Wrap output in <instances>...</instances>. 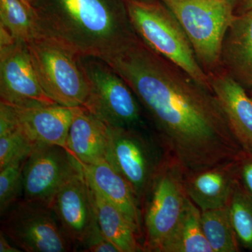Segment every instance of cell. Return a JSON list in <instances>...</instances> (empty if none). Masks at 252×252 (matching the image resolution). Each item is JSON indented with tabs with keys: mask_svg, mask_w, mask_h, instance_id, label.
I'll list each match as a JSON object with an SVG mask.
<instances>
[{
	"mask_svg": "<svg viewBox=\"0 0 252 252\" xmlns=\"http://www.w3.org/2000/svg\"><path fill=\"white\" fill-rule=\"evenodd\" d=\"M101 59L130 86L152 119L164 151L185 172L205 170L244 153L212 91L137 34Z\"/></svg>",
	"mask_w": 252,
	"mask_h": 252,
	"instance_id": "cell-1",
	"label": "cell"
},
{
	"mask_svg": "<svg viewBox=\"0 0 252 252\" xmlns=\"http://www.w3.org/2000/svg\"><path fill=\"white\" fill-rule=\"evenodd\" d=\"M41 34L79 56L102 58L136 35L125 0H37Z\"/></svg>",
	"mask_w": 252,
	"mask_h": 252,
	"instance_id": "cell-2",
	"label": "cell"
},
{
	"mask_svg": "<svg viewBox=\"0 0 252 252\" xmlns=\"http://www.w3.org/2000/svg\"><path fill=\"white\" fill-rule=\"evenodd\" d=\"M125 1L136 34L154 52L212 91L208 74L199 63L188 36L172 11L160 0Z\"/></svg>",
	"mask_w": 252,
	"mask_h": 252,
	"instance_id": "cell-3",
	"label": "cell"
},
{
	"mask_svg": "<svg viewBox=\"0 0 252 252\" xmlns=\"http://www.w3.org/2000/svg\"><path fill=\"white\" fill-rule=\"evenodd\" d=\"M26 44L41 87L50 98L65 107H85L91 89L79 56L44 34Z\"/></svg>",
	"mask_w": 252,
	"mask_h": 252,
	"instance_id": "cell-4",
	"label": "cell"
},
{
	"mask_svg": "<svg viewBox=\"0 0 252 252\" xmlns=\"http://www.w3.org/2000/svg\"><path fill=\"white\" fill-rule=\"evenodd\" d=\"M185 172L166 152L142 207L144 252H159L185 212Z\"/></svg>",
	"mask_w": 252,
	"mask_h": 252,
	"instance_id": "cell-5",
	"label": "cell"
},
{
	"mask_svg": "<svg viewBox=\"0 0 252 252\" xmlns=\"http://www.w3.org/2000/svg\"><path fill=\"white\" fill-rule=\"evenodd\" d=\"M172 11L207 74L221 69L220 50L234 18L230 0H160Z\"/></svg>",
	"mask_w": 252,
	"mask_h": 252,
	"instance_id": "cell-6",
	"label": "cell"
},
{
	"mask_svg": "<svg viewBox=\"0 0 252 252\" xmlns=\"http://www.w3.org/2000/svg\"><path fill=\"white\" fill-rule=\"evenodd\" d=\"M90 86L84 108L113 127H135L141 122L139 101L125 80L99 58L79 56Z\"/></svg>",
	"mask_w": 252,
	"mask_h": 252,
	"instance_id": "cell-7",
	"label": "cell"
},
{
	"mask_svg": "<svg viewBox=\"0 0 252 252\" xmlns=\"http://www.w3.org/2000/svg\"><path fill=\"white\" fill-rule=\"evenodd\" d=\"M1 217V231L21 251L68 252L75 248L48 203L22 198Z\"/></svg>",
	"mask_w": 252,
	"mask_h": 252,
	"instance_id": "cell-8",
	"label": "cell"
},
{
	"mask_svg": "<svg viewBox=\"0 0 252 252\" xmlns=\"http://www.w3.org/2000/svg\"><path fill=\"white\" fill-rule=\"evenodd\" d=\"M109 127L107 161L130 185L142 205L163 159L155 144L135 127Z\"/></svg>",
	"mask_w": 252,
	"mask_h": 252,
	"instance_id": "cell-9",
	"label": "cell"
},
{
	"mask_svg": "<svg viewBox=\"0 0 252 252\" xmlns=\"http://www.w3.org/2000/svg\"><path fill=\"white\" fill-rule=\"evenodd\" d=\"M81 170L80 162L65 147L37 144L23 169V198L49 205L58 190Z\"/></svg>",
	"mask_w": 252,
	"mask_h": 252,
	"instance_id": "cell-10",
	"label": "cell"
},
{
	"mask_svg": "<svg viewBox=\"0 0 252 252\" xmlns=\"http://www.w3.org/2000/svg\"><path fill=\"white\" fill-rule=\"evenodd\" d=\"M0 99L1 102L19 107L57 104L41 87L23 41L0 45Z\"/></svg>",
	"mask_w": 252,
	"mask_h": 252,
	"instance_id": "cell-11",
	"label": "cell"
},
{
	"mask_svg": "<svg viewBox=\"0 0 252 252\" xmlns=\"http://www.w3.org/2000/svg\"><path fill=\"white\" fill-rule=\"evenodd\" d=\"M49 206L75 245L84 247L98 227L90 187L83 168L58 190L50 201Z\"/></svg>",
	"mask_w": 252,
	"mask_h": 252,
	"instance_id": "cell-12",
	"label": "cell"
},
{
	"mask_svg": "<svg viewBox=\"0 0 252 252\" xmlns=\"http://www.w3.org/2000/svg\"><path fill=\"white\" fill-rule=\"evenodd\" d=\"M7 106L16 126L33 142L66 148L75 107L59 104L31 107Z\"/></svg>",
	"mask_w": 252,
	"mask_h": 252,
	"instance_id": "cell-13",
	"label": "cell"
},
{
	"mask_svg": "<svg viewBox=\"0 0 252 252\" xmlns=\"http://www.w3.org/2000/svg\"><path fill=\"white\" fill-rule=\"evenodd\" d=\"M238 158L205 170L185 172L186 192L201 212L228 206L238 182Z\"/></svg>",
	"mask_w": 252,
	"mask_h": 252,
	"instance_id": "cell-14",
	"label": "cell"
},
{
	"mask_svg": "<svg viewBox=\"0 0 252 252\" xmlns=\"http://www.w3.org/2000/svg\"><path fill=\"white\" fill-rule=\"evenodd\" d=\"M208 75L235 138L245 153L252 154V97L223 69Z\"/></svg>",
	"mask_w": 252,
	"mask_h": 252,
	"instance_id": "cell-15",
	"label": "cell"
},
{
	"mask_svg": "<svg viewBox=\"0 0 252 252\" xmlns=\"http://www.w3.org/2000/svg\"><path fill=\"white\" fill-rule=\"evenodd\" d=\"M220 59L221 69L252 91V10L235 15L223 38Z\"/></svg>",
	"mask_w": 252,
	"mask_h": 252,
	"instance_id": "cell-16",
	"label": "cell"
},
{
	"mask_svg": "<svg viewBox=\"0 0 252 252\" xmlns=\"http://www.w3.org/2000/svg\"><path fill=\"white\" fill-rule=\"evenodd\" d=\"M109 127L84 107H75L66 149L83 165L107 160Z\"/></svg>",
	"mask_w": 252,
	"mask_h": 252,
	"instance_id": "cell-17",
	"label": "cell"
},
{
	"mask_svg": "<svg viewBox=\"0 0 252 252\" xmlns=\"http://www.w3.org/2000/svg\"><path fill=\"white\" fill-rule=\"evenodd\" d=\"M81 166L89 185L117 207L143 238L142 210L125 179L107 160Z\"/></svg>",
	"mask_w": 252,
	"mask_h": 252,
	"instance_id": "cell-18",
	"label": "cell"
},
{
	"mask_svg": "<svg viewBox=\"0 0 252 252\" xmlns=\"http://www.w3.org/2000/svg\"><path fill=\"white\" fill-rule=\"evenodd\" d=\"M89 187L97 224L106 238L119 252H144L140 242L142 237L124 214L90 185Z\"/></svg>",
	"mask_w": 252,
	"mask_h": 252,
	"instance_id": "cell-19",
	"label": "cell"
},
{
	"mask_svg": "<svg viewBox=\"0 0 252 252\" xmlns=\"http://www.w3.org/2000/svg\"><path fill=\"white\" fill-rule=\"evenodd\" d=\"M159 252H213L204 234L201 210L190 199Z\"/></svg>",
	"mask_w": 252,
	"mask_h": 252,
	"instance_id": "cell-20",
	"label": "cell"
},
{
	"mask_svg": "<svg viewBox=\"0 0 252 252\" xmlns=\"http://www.w3.org/2000/svg\"><path fill=\"white\" fill-rule=\"evenodd\" d=\"M0 26L25 43L41 34L34 8L23 0H0Z\"/></svg>",
	"mask_w": 252,
	"mask_h": 252,
	"instance_id": "cell-21",
	"label": "cell"
},
{
	"mask_svg": "<svg viewBox=\"0 0 252 252\" xmlns=\"http://www.w3.org/2000/svg\"><path fill=\"white\" fill-rule=\"evenodd\" d=\"M201 223L204 234L213 252L240 251L228 206L201 212Z\"/></svg>",
	"mask_w": 252,
	"mask_h": 252,
	"instance_id": "cell-22",
	"label": "cell"
},
{
	"mask_svg": "<svg viewBox=\"0 0 252 252\" xmlns=\"http://www.w3.org/2000/svg\"><path fill=\"white\" fill-rule=\"evenodd\" d=\"M228 209L239 243L244 248L252 251V194L239 181Z\"/></svg>",
	"mask_w": 252,
	"mask_h": 252,
	"instance_id": "cell-23",
	"label": "cell"
},
{
	"mask_svg": "<svg viewBox=\"0 0 252 252\" xmlns=\"http://www.w3.org/2000/svg\"><path fill=\"white\" fill-rule=\"evenodd\" d=\"M28 157L17 159L0 169L1 217L21 200L20 197L23 194V169Z\"/></svg>",
	"mask_w": 252,
	"mask_h": 252,
	"instance_id": "cell-24",
	"label": "cell"
},
{
	"mask_svg": "<svg viewBox=\"0 0 252 252\" xmlns=\"http://www.w3.org/2000/svg\"><path fill=\"white\" fill-rule=\"evenodd\" d=\"M36 144L17 126L0 135V169L17 159L28 157Z\"/></svg>",
	"mask_w": 252,
	"mask_h": 252,
	"instance_id": "cell-25",
	"label": "cell"
},
{
	"mask_svg": "<svg viewBox=\"0 0 252 252\" xmlns=\"http://www.w3.org/2000/svg\"><path fill=\"white\" fill-rule=\"evenodd\" d=\"M83 248V251L88 252H119L117 247L106 238L99 225Z\"/></svg>",
	"mask_w": 252,
	"mask_h": 252,
	"instance_id": "cell-26",
	"label": "cell"
},
{
	"mask_svg": "<svg viewBox=\"0 0 252 252\" xmlns=\"http://www.w3.org/2000/svg\"><path fill=\"white\" fill-rule=\"evenodd\" d=\"M238 179L244 188L252 194V154L244 152L239 158Z\"/></svg>",
	"mask_w": 252,
	"mask_h": 252,
	"instance_id": "cell-27",
	"label": "cell"
},
{
	"mask_svg": "<svg viewBox=\"0 0 252 252\" xmlns=\"http://www.w3.org/2000/svg\"><path fill=\"white\" fill-rule=\"evenodd\" d=\"M235 15L244 14L252 10V0H230Z\"/></svg>",
	"mask_w": 252,
	"mask_h": 252,
	"instance_id": "cell-28",
	"label": "cell"
},
{
	"mask_svg": "<svg viewBox=\"0 0 252 252\" xmlns=\"http://www.w3.org/2000/svg\"><path fill=\"white\" fill-rule=\"evenodd\" d=\"M9 239L1 230L0 233V252H21L18 247L14 243L11 244L9 241Z\"/></svg>",
	"mask_w": 252,
	"mask_h": 252,
	"instance_id": "cell-29",
	"label": "cell"
},
{
	"mask_svg": "<svg viewBox=\"0 0 252 252\" xmlns=\"http://www.w3.org/2000/svg\"><path fill=\"white\" fill-rule=\"evenodd\" d=\"M23 1H26V3H28V4L31 5V6H33V5L35 4L36 1L37 0H23Z\"/></svg>",
	"mask_w": 252,
	"mask_h": 252,
	"instance_id": "cell-30",
	"label": "cell"
},
{
	"mask_svg": "<svg viewBox=\"0 0 252 252\" xmlns=\"http://www.w3.org/2000/svg\"><path fill=\"white\" fill-rule=\"evenodd\" d=\"M140 1H152V0H140Z\"/></svg>",
	"mask_w": 252,
	"mask_h": 252,
	"instance_id": "cell-31",
	"label": "cell"
}]
</instances>
